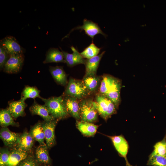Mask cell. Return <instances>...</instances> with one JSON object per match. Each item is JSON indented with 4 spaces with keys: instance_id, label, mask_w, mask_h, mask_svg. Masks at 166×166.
<instances>
[{
    "instance_id": "3",
    "label": "cell",
    "mask_w": 166,
    "mask_h": 166,
    "mask_svg": "<svg viewBox=\"0 0 166 166\" xmlns=\"http://www.w3.org/2000/svg\"><path fill=\"white\" fill-rule=\"evenodd\" d=\"M93 104L98 114L107 121L117 112V109L114 104L106 97L98 93L95 94Z\"/></svg>"
},
{
    "instance_id": "6",
    "label": "cell",
    "mask_w": 166,
    "mask_h": 166,
    "mask_svg": "<svg viewBox=\"0 0 166 166\" xmlns=\"http://www.w3.org/2000/svg\"><path fill=\"white\" fill-rule=\"evenodd\" d=\"M59 120V119H55L49 121H44L42 123L48 148H50L56 144L55 129Z\"/></svg>"
},
{
    "instance_id": "9",
    "label": "cell",
    "mask_w": 166,
    "mask_h": 166,
    "mask_svg": "<svg viewBox=\"0 0 166 166\" xmlns=\"http://www.w3.org/2000/svg\"><path fill=\"white\" fill-rule=\"evenodd\" d=\"M0 45L8 52L10 55L22 54L23 49L15 38L7 36L0 41Z\"/></svg>"
},
{
    "instance_id": "33",
    "label": "cell",
    "mask_w": 166,
    "mask_h": 166,
    "mask_svg": "<svg viewBox=\"0 0 166 166\" xmlns=\"http://www.w3.org/2000/svg\"><path fill=\"white\" fill-rule=\"evenodd\" d=\"M45 166H49L48 165H45Z\"/></svg>"
},
{
    "instance_id": "8",
    "label": "cell",
    "mask_w": 166,
    "mask_h": 166,
    "mask_svg": "<svg viewBox=\"0 0 166 166\" xmlns=\"http://www.w3.org/2000/svg\"><path fill=\"white\" fill-rule=\"evenodd\" d=\"M24 61L23 54L10 55L6 63L4 70L9 73H14L19 72L23 65Z\"/></svg>"
},
{
    "instance_id": "28",
    "label": "cell",
    "mask_w": 166,
    "mask_h": 166,
    "mask_svg": "<svg viewBox=\"0 0 166 166\" xmlns=\"http://www.w3.org/2000/svg\"><path fill=\"white\" fill-rule=\"evenodd\" d=\"M147 164L153 166H166V156L154 154L150 155Z\"/></svg>"
},
{
    "instance_id": "26",
    "label": "cell",
    "mask_w": 166,
    "mask_h": 166,
    "mask_svg": "<svg viewBox=\"0 0 166 166\" xmlns=\"http://www.w3.org/2000/svg\"><path fill=\"white\" fill-rule=\"evenodd\" d=\"M40 91L36 88L29 86H26L22 93L21 99L25 101L28 98L34 99L38 97L41 99L40 96Z\"/></svg>"
},
{
    "instance_id": "10",
    "label": "cell",
    "mask_w": 166,
    "mask_h": 166,
    "mask_svg": "<svg viewBox=\"0 0 166 166\" xmlns=\"http://www.w3.org/2000/svg\"><path fill=\"white\" fill-rule=\"evenodd\" d=\"M20 135L10 131L7 127L2 128L0 130V138L6 146L14 148L18 142Z\"/></svg>"
},
{
    "instance_id": "34",
    "label": "cell",
    "mask_w": 166,
    "mask_h": 166,
    "mask_svg": "<svg viewBox=\"0 0 166 166\" xmlns=\"http://www.w3.org/2000/svg\"></svg>"
},
{
    "instance_id": "5",
    "label": "cell",
    "mask_w": 166,
    "mask_h": 166,
    "mask_svg": "<svg viewBox=\"0 0 166 166\" xmlns=\"http://www.w3.org/2000/svg\"><path fill=\"white\" fill-rule=\"evenodd\" d=\"M93 101L88 97L79 101L81 121L92 123L97 121L98 113L93 105Z\"/></svg>"
},
{
    "instance_id": "24",
    "label": "cell",
    "mask_w": 166,
    "mask_h": 166,
    "mask_svg": "<svg viewBox=\"0 0 166 166\" xmlns=\"http://www.w3.org/2000/svg\"><path fill=\"white\" fill-rule=\"evenodd\" d=\"M9 110L7 109H2L0 112V124L2 128L9 126L18 127L19 123L15 122Z\"/></svg>"
},
{
    "instance_id": "11",
    "label": "cell",
    "mask_w": 166,
    "mask_h": 166,
    "mask_svg": "<svg viewBox=\"0 0 166 166\" xmlns=\"http://www.w3.org/2000/svg\"><path fill=\"white\" fill-rule=\"evenodd\" d=\"M64 101L69 114L77 120H80L79 101L73 97L64 95Z\"/></svg>"
},
{
    "instance_id": "1",
    "label": "cell",
    "mask_w": 166,
    "mask_h": 166,
    "mask_svg": "<svg viewBox=\"0 0 166 166\" xmlns=\"http://www.w3.org/2000/svg\"><path fill=\"white\" fill-rule=\"evenodd\" d=\"M121 81L120 79L111 75L104 74L101 77L98 93L110 99L117 109L121 101Z\"/></svg>"
},
{
    "instance_id": "22",
    "label": "cell",
    "mask_w": 166,
    "mask_h": 166,
    "mask_svg": "<svg viewBox=\"0 0 166 166\" xmlns=\"http://www.w3.org/2000/svg\"><path fill=\"white\" fill-rule=\"evenodd\" d=\"M46 145L39 144L35 150V158L39 164L47 165L51 162Z\"/></svg>"
},
{
    "instance_id": "7",
    "label": "cell",
    "mask_w": 166,
    "mask_h": 166,
    "mask_svg": "<svg viewBox=\"0 0 166 166\" xmlns=\"http://www.w3.org/2000/svg\"><path fill=\"white\" fill-rule=\"evenodd\" d=\"M76 30H84L85 33L92 39L96 35L98 34H101L105 38L107 36L97 23L86 19H84L82 25L77 26L72 29L68 35H69L70 33Z\"/></svg>"
},
{
    "instance_id": "14",
    "label": "cell",
    "mask_w": 166,
    "mask_h": 166,
    "mask_svg": "<svg viewBox=\"0 0 166 166\" xmlns=\"http://www.w3.org/2000/svg\"><path fill=\"white\" fill-rule=\"evenodd\" d=\"M27 106L25 101L21 99L18 101H13L9 103L8 109L14 119L19 117L25 116V109Z\"/></svg>"
},
{
    "instance_id": "31",
    "label": "cell",
    "mask_w": 166,
    "mask_h": 166,
    "mask_svg": "<svg viewBox=\"0 0 166 166\" xmlns=\"http://www.w3.org/2000/svg\"><path fill=\"white\" fill-rule=\"evenodd\" d=\"M39 164L35 157L33 155L29 154L17 166H39Z\"/></svg>"
},
{
    "instance_id": "21",
    "label": "cell",
    "mask_w": 166,
    "mask_h": 166,
    "mask_svg": "<svg viewBox=\"0 0 166 166\" xmlns=\"http://www.w3.org/2000/svg\"><path fill=\"white\" fill-rule=\"evenodd\" d=\"M76 127L84 135L93 136L96 133L98 126L94 124L82 121H76Z\"/></svg>"
},
{
    "instance_id": "2",
    "label": "cell",
    "mask_w": 166,
    "mask_h": 166,
    "mask_svg": "<svg viewBox=\"0 0 166 166\" xmlns=\"http://www.w3.org/2000/svg\"><path fill=\"white\" fill-rule=\"evenodd\" d=\"M41 99L44 102L49 114L54 119L60 120L68 117L69 115L67 110L63 95L48 99L42 97Z\"/></svg>"
},
{
    "instance_id": "15",
    "label": "cell",
    "mask_w": 166,
    "mask_h": 166,
    "mask_svg": "<svg viewBox=\"0 0 166 166\" xmlns=\"http://www.w3.org/2000/svg\"><path fill=\"white\" fill-rule=\"evenodd\" d=\"M30 152L21 150L17 148H13L10 151L7 166H17L29 155Z\"/></svg>"
},
{
    "instance_id": "13",
    "label": "cell",
    "mask_w": 166,
    "mask_h": 166,
    "mask_svg": "<svg viewBox=\"0 0 166 166\" xmlns=\"http://www.w3.org/2000/svg\"><path fill=\"white\" fill-rule=\"evenodd\" d=\"M71 49L73 51L72 53L61 49L67 66L72 67L80 64H85V60L82 56L80 53L73 46L71 47Z\"/></svg>"
},
{
    "instance_id": "32",
    "label": "cell",
    "mask_w": 166,
    "mask_h": 166,
    "mask_svg": "<svg viewBox=\"0 0 166 166\" xmlns=\"http://www.w3.org/2000/svg\"><path fill=\"white\" fill-rule=\"evenodd\" d=\"M10 55L2 45L0 46V68L1 70L4 67L10 57Z\"/></svg>"
},
{
    "instance_id": "17",
    "label": "cell",
    "mask_w": 166,
    "mask_h": 166,
    "mask_svg": "<svg viewBox=\"0 0 166 166\" xmlns=\"http://www.w3.org/2000/svg\"><path fill=\"white\" fill-rule=\"evenodd\" d=\"M30 110L33 115L40 116L45 121H49L55 119L49 114L45 105H40L35 101L30 107Z\"/></svg>"
},
{
    "instance_id": "30",
    "label": "cell",
    "mask_w": 166,
    "mask_h": 166,
    "mask_svg": "<svg viewBox=\"0 0 166 166\" xmlns=\"http://www.w3.org/2000/svg\"><path fill=\"white\" fill-rule=\"evenodd\" d=\"M10 154V151L8 148H0V166H7Z\"/></svg>"
},
{
    "instance_id": "12",
    "label": "cell",
    "mask_w": 166,
    "mask_h": 166,
    "mask_svg": "<svg viewBox=\"0 0 166 166\" xmlns=\"http://www.w3.org/2000/svg\"><path fill=\"white\" fill-rule=\"evenodd\" d=\"M82 80L90 95L98 93L101 77L97 75H85Z\"/></svg>"
},
{
    "instance_id": "29",
    "label": "cell",
    "mask_w": 166,
    "mask_h": 166,
    "mask_svg": "<svg viewBox=\"0 0 166 166\" xmlns=\"http://www.w3.org/2000/svg\"><path fill=\"white\" fill-rule=\"evenodd\" d=\"M152 153L161 156H166V141L164 139L157 142L154 146Z\"/></svg>"
},
{
    "instance_id": "18",
    "label": "cell",
    "mask_w": 166,
    "mask_h": 166,
    "mask_svg": "<svg viewBox=\"0 0 166 166\" xmlns=\"http://www.w3.org/2000/svg\"><path fill=\"white\" fill-rule=\"evenodd\" d=\"M35 141L30 132H25L20 135L18 144L15 148L30 152Z\"/></svg>"
},
{
    "instance_id": "4",
    "label": "cell",
    "mask_w": 166,
    "mask_h": 166,
    "mask_svg": "<svg viewBox=\"0 0 166 166\" xmlns=\"http://www.w3.org/2000/svg\"><path fill=\"white\" fill-rule=\"evenodd\" d=\"M63 94L75 98L79 101L90 95L82 80L72 78H69Z\"/></svg>"
},
{
    "instance_id": "19",
    "label": "cell",
    "mask_w": 166,
    "mask_h": 166,
    "mask_svg": "<svg viewBox=\"0 0 166 166\" xmlns=\"http://www.w3.org/2000/svg\"><path fill=\"white\" fill-rule=\"evenodd\" d=\"M108 136L112 140L116 149L118 153L126 160L128 144L125 139L122 135Z\"/></svg>"
},
{
    "instance_id": "16",
    "label": "cell",
    "mask_w": 166,
    "mask_h": 166,
    "mask_svg": "<svg viewBox=\"0 0 166 166\" xmlns=\"http://www.w3.org/2000/svg\"><path fill=\"white\" fill-rule=\"evenodd\" d=\"M105 52L103 51L98 55L85 60V75H96L100 61Z\"/></svg>"
},
{
    "instance_id": "20",
    "label": "cell",
    "mask_w": 166,
    "mask_h": 166,
    "mask_svg": "<svg viewBox=\"0 0 166 166\" xmlns=\"http://www.w3.org/2000/svg\"><path fill=\"white\" fill-rule=\"evenodd\" d=\"M49 71L57 83L63 86H66L68 82L67 76L62 66H50Z\"/></svg>"
},
{
    "instance_id": "25",
    "label": "cell",
    "mask_w": 166,
    "mask_h": 166,
    "mask_svg": "<svg viewBox=\"0 0 166 166\" xmlns=\"http://www.w3.org/2000/svg\"><path fill=\"white\" fill-rule=\"evenodd\" d=\"M29 132L39 144H46L44 143L45 135L42 123L39 122L36 124L31 128Z\"/></svg>"
},
{
    "instance_id": "23",
    "label": "cell",
    "mask_w": 166,
    "mask_h": 166,
    "mask_svg": "<svg viewBox=\"0 0 166 166\" xmlns=\"http://www.w3.org/2000/svg\"><path fill=\"white\" fill-rule=\"evenodd\" d=\"M44 63L63 62L65 63L64 55L62 51L58 49L51 48L48 51Z\"/></svg>"
},
{
    "instance_id": "27",
    "label": "cell",
    "mask_w": 166,
    "mask_h": 166,
    "mask_svg": "<svg viewBox=\"0 0 166 166\" xmlns=\"http://www.w3.org/2000/svg\"><path fill=\"white\" fill-rule=\"evenodd\" d=\"M101 49L97 46L92 41V43L80 54L84 58L90 59L97 55Z\"/></svg>"
}]
</instances>
